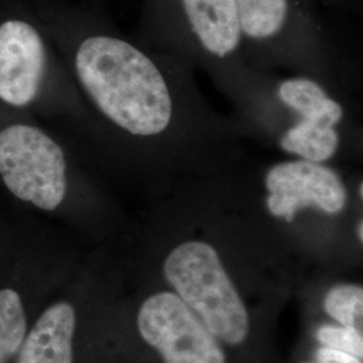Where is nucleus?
Segmentation results:
<instances>
[{
    "label": "nucleus",
    "instance_id": "nucleus-1",
    "mask_svg": "<svg viewBox=\"0 0 363 363\" xmlns=\"http://www.w3.org/2000/svg\"><path fill=\"white\" fill-rule=\"evenodd\" d=\"M78 82L123 140L128 167L167 193L247 159V140L201 91L181 58L109 34L82 39L74 50Z\"/></svg>",
    "mask_w": 363,
    "mask_h": 363
},
{
    "label": "nucleus",
    "instance_id": "nucleus-2",
    "mask_svg": "<svg viewBox=\"0 0 363 363\" xmlns=\"http://www.w3.org/2000/svg\"><path fill=\"white\" fill-rule=\"evenodd\" d=\"M233 108L245 140L284 157L345 166L361 164L362 124L347 100L303 74L240 66L216 86Z\"/></svg>",
    "mask_w": 363,
    "mask_h": 363
},
{
    "label": "nucleus",
    "instance_id": "nucleus-3",
    "mask_svg": "<svg viewBox=\"0 0 363 363\" xmlns=\"http://www.w3.org/2000/svg\"><path fill=\"white\" fill-rule=\"evenodd\" d=\"M249 67L303 74L342 97L355 89V72L311 27L298 25L291 0H235Z\"/></svg>",
    "mask_w": 363,
    "mask_h": 363
},
{
    "label": "nucleus",
    "instance_id": "nucleus-4",
    "mask_svg": "<svg viewBox=\"0 0 363 363\" xmlns=\"http://www.w3.org/2000/svg\"><path fill=\"white\" fill-rule=\"evenodd\" d=\"M172 234L162 250L164 280L218 342L242 345L249 335V313L226 268L222 242L208 237V228L205 235H198L195 226Z\"/></svg>",
    "mask_w": 363,
    "mask_h": 363
},
{
    "label": "nucleus",
    "instance_id": "nucleus-5",
    "mask_svg": "<svg viewBox=\"0 0 363 363\" xmlns=\"http://www.w3.org/2000/svg\"><path fill=\"white\" fill-rule=\"evenodd\" d=\"M342 167L296 157L241 164L228 171L234 186L257 196L265 216L286 228L306 217L335 220L347 214L351 182Z\"/></svg>",
    "mask_w": 363,
    "mask_h": 363
},
{
    "label": "nucleus",
    "instance_id": "nucleus-6",
    "mask_svg": "<svg viewBox=\"0 0 363 363\" xmlns=\"http://www.w3.org/2000/svg\"><path fill=\"white\" fill-rule=\"evenodd\" d=\"M179 22L152 31L143 46L181 58L214 86L244 62L235 0H177Z\"/></svg>",
    "mask_w": 363,
    "mask_h": 363
},
{
    "label": "nucleus",
    "instance_id": "nucleus-7",
    "mask_svg": "<svg viewBox=\"0 0 363 363\" xmlns=\"http://www.w3.org/2000/svg\"><path fill=\"white\" fill-rule=\"evenodd\" d=\"M0 175L19 199L52 211L62 205L69 187V164L61 145L30 125L0 132Z\"/></svg>",
    "mask_w": 363,
    "mask_h": 363
},
{
    "label": "nucleus",
    "instance_id": "nucleus-8",
    "mask_svg": "<svg viewBox=\"0 0 363 363\" xmlns=\"http://www.w3.org/2000/svg\"><path fill=\"white\" fill-rule=\"evenodd\" d=\"M138 328L164 363H226L220 342L175 292L162 291L145 298Z\"/></svg>",
    "mask_w": 363,
    "mask_h": 363
},
{
    "label": "nucleus",
    "instance_id": "nucleus-9",
    "mask_svg": "<svg viewBox=\"0 0 363 363\" xmlns=\"http://www.w3.org/2000/svg\"><path fill=\"white\" fill-rule=\"evenodd\" d=\"M45 46L26 22L0 26V99L13 106L27 105L38 93L45 70Z\"/></svg>",
    "mask_w": 363,
    "mask_h": 363
},
{
    "label": "nucleus",
    "instance_id": "nucleus-10",
    "mask_svg": "<svg viewBox=\"0 0 363 363\" xmlns=\"http://www.w3.org/2000/svg\"><path fill=\"white\" fill-rule=\"evenodd\" d=\"M76 312L60 301L40 315L25 337L18 363H72Z\"/></svg>",
    "mask_w": 363,
    "mask_h": 363
},
{
    "label": "nucleus",
    "instance_id": "nucleus-11",
    "mask_svg": "<svg viewBox=\"0 0 363 363\" xmlns=\"http://www.w3.org/2000/svg\"><path fill=\"white\" fill-rule=\"evenodd\" d=\"M26 316L19 295L13 289L0 291V363H7L21 349L26 337Z\"/></svg>",
    "mask_w": 363,
    "mask_h": 363
},
{
    "label": "nucleus",
    "instance_id": "nucleus-12",
    "mask_svg": "<svg viewBox=\"0 0 363 363\" xmlns=\"http://www.w3.org/2000/svg\"><path fill=\"white\" fill-rule=\"evenodd\" d=\"M325 311L343 327L362 331L363 289L354 284H337L325 294Z\"/></svg>",
    "mask_w": 363,
    "mask_h": 363
},
{
    "label": "nucleus",
    "instance_id": "nucleus-13",
    "mask_svg": "<svg viewBox=\"0 0 363 363\" xmlns=\"http://www.w3.org/2000/svg\"><path fill=\"white\" fill-rule=\"evenodd\" d=\"M316 339L325 347L346 351L363 358L362 331L343 325H323L316 330Z\"/></svg>",
    "mask_w": 363,
    "mask_h": 363
},
{
    "label": "nucleus",
    "instance_id": "nucleus-14",
    "mask_svg": "<svg viewBox=\"0 0 363 363\" xmlns=\"http://www.w3.org/2000/svg\"><path fill=\"white\" fill-rule=\"evenodd\" d=\"M316 363H362V358H358L346 351L337 350L322 346L315 354Z\"/></svg>",
    "mask_w": 363,
    "mask_h": 363
}]
</instances>
